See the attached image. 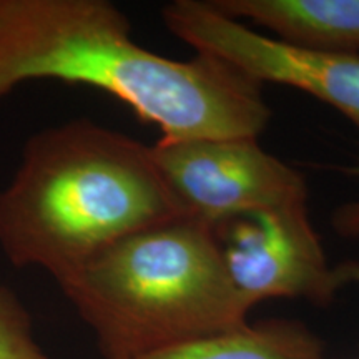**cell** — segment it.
<instances>
[{"instance_id": "1", "label": "cell", "mask_w": 359, "mask_h": 359, "mask_svg": "<svg viewBox=\"0 0 359 359\" xmlns=\"http://www.w3.org/2000/svg\"><path fill=\"white\" fill-rule=\"evenodd\" d=\"M35 79L103 90L160 140L258 138L271 118L262 83L215 57L156 55L107 0H0V98Z\"/></svg>"}, {"instance_id": "7", "label": "cell", "mask_w": 359, "mask_h": 359, "mask_svg": "<svg viewBox=\"0 0 359 359\" xmlns=\"http://www.w3.org/2000/svg\"><path fill=\"white\" fill-rule=\"evenodd\" d=\"M213 6L231 19L251 20L283 42L359 53V0H213Z\"/></svg>"}, {"instance_id": "6", "label": "cell", "mask_w": 359, "mask_h": 359, "mask_svg": "<svg viewBox=\"0 0 359 359\" xmlns=\"http://www.w3.org/2000/svg\"><path fill=\"white\" fill-rule=\"evenodd\" d=\"M213 231L233 288L248 309L278 298L327 306L351 283V262H327L308 203L231 218Z\"/></svg>"}, {"instance_id": "2", "label": "cell", "mask_w": 359, "mask_h": 359, "mask_svg": "<svg viewBox=\"0 0 359 359\" xmlns=\"http://www.w3.org/2000/svg\"><path fill=\"white\" fill-rule=\"evenodd\" d=\"M178 217L150 147L74 120L27 140L0 193V250L60 283L122 238Z\"/></svg>"}, {"instance_id": "10", "label": "cell", "mask_w": 359, "mask_h": 359, "mask_svg": "<svg viewBox=\"0 0 359 359\" xmlns=\"http://www.w3.org/2000/svg\"><path fill=\"white\" fill-rule=\"evenodd\" d=\"M344 172L353 177H359V160L354 167L344 168ZM331 224L341 236L359 238V200L338 206L331 217Z\"/></svg>"}, {"instance_id": "8", "label": "cell", "mask_w": 359, "mask_h": 359, "mask_svg": "<svg viewBox=\"0 0 359 359\" xmlns=\"http://www.w3.org/2000/svg\"><path fill=\"white\" fill-rule=\"evenodd\" d=\"M132 359H325V346L303 323L264 320Z\"/></svg>"}, {"instance_id": "12", "label": "cell", "mask_w": 359, "mask_h": 359, "mask_svg": "<svg viewBox=\"0 0 359 359\" xmlns=\"http://www.w3.org/2000/svg\"><path fill=\"white\" fill-rule=\"evenodd\" d=\"M358 359H359V358H358Z\"/></svg>"}, {"instance_id": "3", "label": "cell", "mask_w": 359, "mask_h": 359, "mask_svg": "<svg viewBox=\"0 0 359 359\" xmlns=\"http://www.w3.org/2000/svg\"><path fill=\"white\" fill-rule=\"evenodd\" d=\"M58 286L103 359H132L248 325L213 226L190 217L122 238Z\"/></svg>"}, {"instance_id": "4", "label": "cell", "mask_w": 359, "mask_h": 359, "mask_svg": "<svg viewBox=\"0 0 359 359\" xmlns=\"http://www.w3.org/2000/svg\"><path fill=\"white\" fill-rule=\"evenodd\" d=\"M150 148L182 213L210 226L262 210L308 203L306 178L268 154L258 138L158 140Z\"/></svg>"}, {"instance_id": "11", "label": "cell", "mask_w": 359, "mask_h": 359, "mask_svg": "<svg viewBox=\"0 0 359 359\" xmlns=\"http://www.w3.org/2000/svg\"><path fill=\"white\" fill-rule=\"evenodd\" d=\"M351 283H359V263L351 262Z\"/></svg>"}, {"instance_id": "9", "label": "cell", "mask_w": 359, "mask_h": 359, "mask_svg": "<svg viewBox=\"0 0 359 359\" xmlns=\"http://www.w3.org/2000/svg\"><path fill=\"white\" fill-rule=\"evenodd\" d=\"M0 359H48L35 341L24 304L0 285Z\"/></svg>"}, {"instance_id": "5", "label": "cell", "mask_w": 359, "mask_h": 359, "mask_svg": "<svg viewBox=\"0 0 359 359\" xmlns=\"http://www.w3.org/2000/svg\"><path fill=\"white\" fill-rule=\"evenodd\" d=\"M175 37L258 83H280L327 103L359 133V53L318 50L258 34L210 0H175L161 8Z\"/></svg>"}]
</instances>
